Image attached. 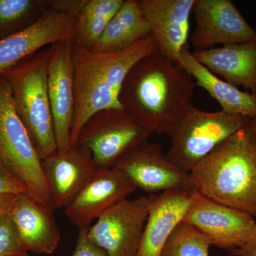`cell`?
<instances>
[{
  "label": "cell",
  "instance_id": "7402d4cb",
  "mask_svg": "<svg viewBox=\"0 0 256 256\" xmlns=\"http://www.w3.org/2000/svg\"><path fill=\"white\" fill-rule=\"evenodd\" d=\"M124 0H88L77 16L73 41L92 50Z\"/></svg>",
  "mask_w": 256,
  "mask_h": 256
},
{
  "label": "cell",
  "instance_id": "1f68e13d",
  "mask_svg": "<svg viewBox=\"0 0 256 256\" xmlns=\"http://www.w3.org/2000/svg\"><path fill=\"white\" fill-rule=\"evenodd\" d=\"M15 256H28V252H24L23 254H20V255Z\"/></svg>",
  "mask_w": 256,
  "mask_h": 256
},
{
  "label": "cell",
  "instance_id": "8fae6325",
  "mask_svg": "<svg viewBox=\"0 0 256 256\" xmlns=\"http://www.w3.org/2000/svg\"><path fill=\"white\" fill-rule=\"evenodd\" d=\"M192 14L195 28L191 42L195 50L256 38V30L230 0H194Z\"/></svg>",
  "mask_w": 256,
  "mask_h": 256
},
{
  "label": "cell",
  "instance_id": "5bb4252c",
  "mask_svg": "<svg viewBox=\"0 0 256 256\" xmlns=\"http://www.w3.org/2000/svg\"><path fill=\"white\" fill-rule=\"evenodd\" d=\"M76 22V16L48 6L30 26L0 40V74L50 45L74 40Z\"/></svg>",
  "mask_w": 256,
  "mask_h": 256
},
{
  "label": "cell",
  "instance_id": "7a4b0ae2",
  "mask_svg": "<svg viewBox=\"0 0 256 256\" xmlns=\"http://www.w3.org/2000/svg\"><path fill=\"white\" fill-rule=\"evenodd\" d=\"M159 52L152 35L118 52L98 53L73 41L75 111L70 146H76L84 124L94 114L122 108L120 94L126 77L144 57Z\"/></svg>",
  "mask_w": 256,
  "mask_h": 256
},
{
  "label": "cell",
  "instance_id": "d4e9b609",
  "mask_svg": "<svg viewBox=\"0 0 256 256\" xmlns=\"http://www.w3.org/2000/svg\"><path fill=\"white\" fill-rule=\"evenodd\" d=\"M25 252L16 227L8 212L0 214V256H15Z\"/></svg>",
  "mask_w": 256,
  "mask_h": 256
},
{
  "label": "cell",
  "instance_id": "d6986e66",
  "mask_svg": "<svg viewBox=\"0 0 256 256\" xmlns=\"http://www.w3.org/2000/svg\"><path fill=\"white\" fill-rule=\"evenodd\" d=\"M192 193L170 190L156 194L137 256H161L170 235L182 222Z\"/></svg>",
  "mask_w": 256,
  "mask_h": 256
},
{
  "label": "cell",
  "instance_id": "8992f818",
  "mask_svg": "<svg viewBox=\"0 0 256 256\" xmlns=\"http://www.w3.org/2000/svg\"><path fill=\"white\" fill-rule=\"evenodd\" d=\"M250 119L223 110L208 112L192 104L169 134L171 144L166 156L178 168L191 172L227 138L246 128Z\"/></svg>",
  "mask_w": 256,
  "mask_h": 256
},
{
  "label": "cell",
  "instance_id": "5b68a950",
  "mask_svg": "<svg viewBox=\"0 0 256 256\" xmlns=\"http://www.w3.org/2000/svg\"><path fill=\"white\" fill-rule=\"evenodd\" d=\"M0 162L26 193L53 210L42 160L16 112L11 88L0 74Z\"/></svg>",
  "mask_w": 256,
  "mask_h": 256
},
{
  "label": "cell",
  "instance_id": "2e32d148",
  "mask_svg": "<svg viewBox=\"0 0 256 256\" xmlns=\"http://www.w3.org/2000/svg\"><path fill=\"white\" fill-rule=\"evenodd\" d=\"M53 210L65 208L97 169L92 153L76 144L42 160Z\"/></svg>",
  "mask_w": 256,
  "mask_h": 256
},
{
  "label": "cell",
  "instance_id": "603a6c76",
  "mask_svg": "<svg viewBox=\"0 0 256 256\" xmlns=\"http://www.w3.org/2000/svg\"><path fill=\"white\" fill-rule=\"evenodd\" d=\"M47 8L42 0H0V40L30 26Z\"/></svg>",
  "mask_w": 256,
  "mask_h": 256
},
{
  "label": "cell",
  "instance_id": "277c9868",
  "mask_svg": "<svg viewBox=\"0 0 256 256\" xmlns=\"http://www.w3.org/2000/svg\"><path fill=\"white\" fill-rule=\"evenodd\" d=\"M52 52L50 45L1 74L9 82L15 109L42 160L57 150L47 88Z\"/></svg>",
  "mask_w": 256,
  "mask_h": 256
},
{
  "label": "cell",
  "instance_id": "7c38bea8",
  "mask_svg": "<svg viewBox=\"0 0 256 256\" xmlns=\"http://www.w3.org/2000/svg\"><path fill=\"white\" fill-rule=\"evenodd\" d=\"M136 188L132 180L118 168H97L66 206L65 214L78 230L89 228L92 220L127 198Z\"/></svg>",
  "mask_w": 256,
  "mask_h": 256
},
{
  "label": "cell",
  "instance_id": "f1b7e54d",
  "mask_svg": "<svg viewBox=\"0 0 256 256\" xmlns=\"http://www.w3.org/2000/svg\"><path fill=\"white\" fill-rule=\"evenodd\" d=\"M232 256H256V236L245 245L229 252Z\"/></svg>",
  "mask_w": 256,
  "mask_h": 256
},
{
  "label": "cell",
  "instance_id": "3957f363",
  "mask_svg": "<svg viewBox=\"0 0 256 256\" xmlns=\"http://www.w3.org/2000/svg\"><path fill=\"white\" fill-rule=\"evenodd\" d=\"M190 174L196 191L256 218V137L247 127L227 138Z\"/></svg>",
  "mask_w": 256,
  "mask_h": 256
},
{
  "label": "cell",
  "instance_id": "f546056e",
  "mask_svg": "<svg viewBox=\"0 0 256 256\" xmlns=\"http://www.w3.org/2000/svg\"><path fill=\"white\" fill-rule=\"evenodd\" d=\"M16 195L6 194L0 196V214L8 212L12 202Z\"/></svg>",
  "mask_w": 256,
  "mask_h": 256
},
{
  "label": "cell",
  "instance_id": "9a60e30c",
  "mask_svg": "<svg viewBox=\"0 0 256 256\" xmlns=\"http://www.w3.org/2000/svg\"><path fill=\"white\" fill-rule=\"evenodd\" d=\"M159 52L178 67L188 46L194 0H138ZM183 69V68H182Z\"/></svg>",
  "mask_w": 256,
  "mask_h": 256
},
{
  "label": "cell",
  "instance_id": "6da1fadb",
  "mask_svg": "<svg viewBox=\"0 0 256 256\" xmlns=\"http://www.w3.org/2000/svg\"><path fill=\"white\" fill-rule=\"evenodd\" d=\"M194 80L160 52L144 57L126 77L120 94L122 108L153 134L169 136L192 104Z\"/></svg>",
  "mask_w": 256,
  "mask_h": 256
},
{
  "label": "cell",
  "instance_id": "44dd1931",
  "mask_svg": "<svg viewBox=\"0 0 256 256\" xmlns=\"http://www.w3.org/2000/svg\"><path fill=\"white\" fill-rule=\"evenodd\" d=\"M151 34L150 28L138 0H124L108 24L92 52H118Z\"/></svg>",
  "mask_w": 256,
  "mask_h": 256
},
{
  "label": "cell",
  "instance_id": "484cf974",
  "mask_svg": "<svg viewBox=\"0 0 256 256\" xmlns=\"http://www.w3.org/2000/svg\"><path fill=\"white\" fill-rule=\"evenodd\" d=\"M88 228L79 229L76 246L72 256H108L102 249L88 238Z\"/></svg>",
  "mask_w": 256,
  "mask_h": 256
},
{
  "label": "cell",
  "instance_id": "9c48e42d",
  "mask_svg": "<svg viewBox=\"0 0 256 256\" xmlns=\"http://www.w3.org/2000/svg\"><path fill=\"white\" fill-rule=\"evenodd\" d=\"M182 222L205 234L213 246L229 252L256 236V222L246 212L226 206L195 190Z\"/></svg>",
  "mask_w": 256,
  "mask_h": 256
},
{
  "label": "cell",
  "instance_id": "ffe728a7",
  "mask_svg": "<svg viewBox=\"0 0 256 256\" xmlns=\"http://www.w3.org/2000/svg\"><path fill=\"white\" fill-rule=\"evenodd\" d=\"M181 67L191 76L196 86L204 89L217 101L222 110L250 118L256 117V96L242 92L212 73L193 56L188 45L182 53Z\"/></svg>",
  "mask_w": 256,
  "mask_h": 256
},
{
  "label": "cell",
  "instance_id": "ba28073f",
  "mask_svg": "<svg viewBox=\"0 0 256 256\" xmlns=\"http://www.w3.org/2000/svg\"><path fill=\"white\" fill-rule=\"evenodd\" d=\"M156 194L116 204L88 228V238L108 256H137Z\"/></svg>",
  "mask_w": 256,
  "mask_h": 256
},
{
  "label": "cell",
  "instance_id": "4fadbf2b",
  "mask_svg": "<svg viewBox=\"0 0 256 256\" xmlns=\"http://www.w3.org/2000/svg\"><path fill=\"white\" fill-rule=\"evenodd\" d=\"M72 52L73 40H64L52 44L47 76L57 150L60 152L70 148L75 111Z\"/></svg>",
  "mask_w": 256,
  "mask_h": 256
},
{
  "label": "cell",
  "instance_id": "cb8c5ba5",
  "mask_svg": "<svg viewBox=\"0 0 256 256\" xmlns=\"http://www.w3.org/2000/svg\"><path fill=\"white\" fill-rule=\"evenodd\" d=\"M212 240L205 234L181 222L170 235L161 256H210Z\"/></svg>",
  "mask_w": 256,
  "mask_h": 256
},
{
  "label": "cell",
  "instance_id": "83f0119b",
  "mask_svg": "<svg viewBox=\"0 0 256 256\" xmlns=\"http://www.w3.org/2000/svg\"><path fill=\"white\" fill-rule=\"evenodd\" d=\"M47 2L48 6L52 9L78 16L86 4L88 0H52Z\"/></svg>",
  "mask_w": 256,
  "mask_h": 256
},
{
  "label": "cell",
  "instance_id": "30bf717a",
  "mask_svg": "<svg viewBox=\"0 0 256 256\" xmlns=\"http://www.w3.org/2000/svg\"><path fill=\"white\" fill-rule=\"evenodd\" d=\"M114 166L148 194L196 190L190 172L172 162L156 143L146 141L139 144L121 156Z\"/></svg>",
  "mask_w": 256,
  "mask_h": 256
},
{
  "label": "cell",
  "instance_id": "52a82bcc",
  "mask_svg": "<svg viewBox=\"0 0 256 256\" xmlns=\"http://www.w3.org/2000/svg\"><path fill=\"white\" fill-rule=\"evenodd\" d=\"M153 132L124 108L100 111L84 124L77 144L92 153L97 168H110Z\"/></svg>",
  "mask_w": 256,
  "mask_h": 256
},
{
  "label": "cell",
  "instance_id": "e0dca14e",
  "mask_svg": "<svg viewBox=\"0 0 256 256\" xmlns=\"http://www.w3.org/2000/svg\"><path fill=\"white\" fill-rule=\"evenodd\" d=\"M53 212L26 192L15 196L8 214L16 227L25 252L52 254L56 250L60 235Z\"/></svg>",
  "mask_w": 256,
  "mask_h": 256
},
{
  "label": "cell",
  "instance_id": "4dcf8cb0",
  "mask_svg": "<svg viewBox=\"0 0 256 256\" xmlns=\"http://www.w3.org/2000/svg\"><path fill=\"white\" fill-rule=\"evenodd\" d=\"M247 128L256 137V117L250 119Z\"/></svg>",
  "mask_w": 256,
  "mask_h": 256
},
{
  "label": "cell",
  "instance_id": "ac0fdd59",
  "mask_svg": "<svg viewBox=\"0 0 256 256\" xmlns=\"http://www.w3.org/2000/svg\"><path fill=\"white\" fill-rule=\"evenodd\" d=\"M192 55L215 75L256 96V38L242 43L194 50Z\"/></svg>",
  "mask_w": 256,
  "mask_h": 256
},
{
  "label": "cell",
  "instance_id": "4316f807",
  "mask_svg": "<svg viewBox=\"0 0 256 256\" xmlns=\"http://www.w3.org/2000/svg\"><path fill=\"white\" fill-rule=\"evenodd\" d=\"M26 192L24 186L12 176L0 162V196L18 195Z\"/></svg>",
  "mask_w": 256,
  "mask_h": 256
}]
</instances>
